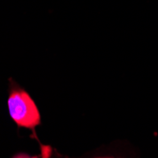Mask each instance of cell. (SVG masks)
Returning <instances> with one entry per match:
<instances>
[{
	"mask_svg": "<svg viewBox=\"0 0 158 158\" xmlns=\"http://www.w3.org/2000/svg\"><path fill=\"white\" fill-rule=\"evenodd\" d=\"M9 112L19 127L32 129L40 124V114L38 108L26 91L13 90L8 99Z\"/></svg>",
	"mask_w": 158,
	"mask_h": 158,
	"instance_id": "1",
	"label": "cell"
}]
</instances>
